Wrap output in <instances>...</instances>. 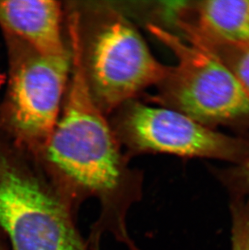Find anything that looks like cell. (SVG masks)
Instances as JSON below:
<instances>
[{
    "mask_svg": "<svg viewBox=\"0 0 249 250\" xmlns=\"http://www.w3.org/2000/svg\"><path fill=\"white\" fill-rule=\"evenodd\" d=\"M232 250H249V201L234 208Z\"/></svg>",
    "mask_w": 249,
    "mask_h": 250,
    "instance_id": "obj_10",
    "label": "cell"
},
{
    "mask_svg": "<svg viewBox=\"0 0 249 250\" xmlns=\"http://www.w3.org/2000/svg\"><path fill=\"white\" fill-rule=\"evenodd\" d=\"M76 214L34 156L0 146V225L13 250H90Z\"/></svg>",
    "mask_w": 249,
    "mask_h": 250,
    "instance_id": "obj_3",
    "label": "cell"
},
{
    "mask_svg": "<svg viewBox=\"0 0 249 250\" xmlns=\"http://www.w3.org/2000/svg\"><path fill=\"white\" fill-rule=\"evenodd\" d=\"M65 20V7L59 1H0V27L5 36L42 55L57 56L71 51Z\"/></svg>",
    "mask_w": 249,
    "mask_h": 250,
    "instance_id": "obj_7",
    "label": "cell"
},
{
    "mask_svg": "<svg viewBox=\"0 0 249 250\" xmlns=\"http://www.w3.org/2000/svg\"><path fill=\"white\" fill-rule=\"evenodd\" d=\"M66 33L87 89L107 117L155 87L165 76L161 63L134 23L106 2H68Z\"/></svg>",
    "mask_w": 249,
    "mask_h": 250,
    "instance_id": "obj_2",
    "label": "cell"
},
{
    "mask_svg": "<svg viewBox=\"0 0 249 250\" xmlns=\"http://www.w3.org/2000/svg\"><path fill=\"white\" fill-rule=\"evenodd\" d=\"M72 69L61 113L50 138L34 157L75 210L88 198L99 203L90 229V250L110 236L128 250H141L130 235L128 216L144 196V175L130 167L107 116L87 89L80 64Z\"/></svg>",
    "mask_w": 249,
    "mask_h": 250,
    "instance_id": "obj_1",
    "label": "cell"
},
{
    "mask_svg": "<svg viewBox=\"0 0 249 250\" xmlns=\"http://www.w3.org/2000/svg\"><path fill=\"white\" fill-rule=\"evenodd\" d=\"M219 59L228 67L249 99V45L193 44Z\"/></svg>",
    "mask_w": 249,
    "mask_h": 250,
    "instance_id": "obj_9",
    "label": "cell"
},
{
    "mask_svg": "<svg viewBox=\"0 0 249 250\" xmlns=\"http://www.w3.org/2000/svg\"><path fill=\"white\" fill-rule=\"evenodd\" d=\"M240 177L243 184L249 190V150L240 162Z\"/></svg>",
    "mask_w": 249,
    "mask_h": 250,
    "instance_id": "obj_11",
    "label": "cell"
},
{
    "mask_svg": "<svg viewBox=\"0 0 249 250\" xmlns=\"http://www.w3.org/2000/svg\"><path fill=\"white\" fill-rule=\"evenodd\" d=\"M9 78L1 123L12 145L35 156L45 145L61 113L71 69V50L50 56L5 36Z\"/></svg>",
    "mask_w": 249,
    "mask_h": 250,
    "instance_id": "obj_4",
    "label": "cell"
},
{
    "mask_svg": "<svg viewBox=\"0 0 249 250\" xmlns=\"http://www.w3.org/2000/svg\"><path fill=\"white\" fill-rule=\"evenodd\" d=\"M146 26L176 58L155 86L154 102L207 126L249 117L247 95L219 59L157 24Z\"/></svg>",
    "mask_w": 249,
    "mask_h": 250,
    "instance_id": "obj_5",
    "label": "cell"
},
{
    "mask_svg": "<svg viewBox=\"0 0 249 250\" xmlns=\"http://www.w3.org/2000/svg\"><path fill=\"white\" fill-rule=\"evenodd\" d=\"M173 12L191 44L249 45V0L181 2Z\"/></svg>",
    "mask_w": 249,
    "mask_h": 250,
    "instance_id": "obj_8",
    "label": "cell"
},
{
    "mask_svg": "<svg viewBox=\"0 0 249 250\" xmlns=\"http://www.w3.org/2000/svg\"><path fill=\"white\" fill-rule=\"evenodd\" d=\"M108 118L129 158L163 153L242 161L249 150L240 139L217 132L183 113L138 99L122 104Z\"/></svg>",
    "mask_w": 249,
    "mask_h": 250,
    "instance_id": "obj_6",
    "label": "cell"
}]
</instances>
